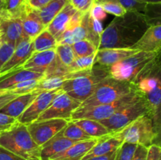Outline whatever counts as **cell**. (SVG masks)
<instances>
[{
    "mask_svg": "<svg viewBox=\"0 0 161 160\" xmlns=\"http://www.w3.org/2000/svg\"><path fill=\"white\" fill-rule=\"evenodd\" d=\"M144 13L127 12L116 17L103 30L99 49L131 48L149 28Z\"/></svg>",
    "mask_w": 161,
    "mask_h": 160,
    "instance_id": "cell-1",
    "label": "cell"
},
{
    "mask_svg": "<svg viewBox=\"0 0 161 160\" xmlns=\"http://www.w3.org/2000/svg\"><path fill=\"white\" fill-rule=\"evenodd\" d=\"M132 83L147 103L153 117L161 103V53L143 67Z\"/></svg>",
    "mask_w": 161,
    "mask_h": 160,
    "instance_id": "cell-2",
    "label": "cell"
},
{
    "mask_svg": "<svg viewBox=\"0 0 161 160\" xmlns=\"http://www.w3.org/2000/svg\"><path fill=\"white\" fill-rule=\"evenodd\" d=\"M0 146L27 160H41V147L32 139L27 125L19 122L0 134Z\"/></svg>",
    "mask_w": 161,
    "mask_h": 160,
    "instance_id": "cell-3",
    "label": "cell"
},
{
    "mask_svg": "<svg viewBox=\"0 0 161 160\" xmlns=\"http://www.w3.org/2000/svg\"><path fill=\"white\" fill-rule=\"evenodd\" d=\"M109 75L108 67L95 64L80 76L65 82L61 89L81 103L91 97L100 82Z\"/></svg>",
    "mask_w": 161,
    "mask_h": 160,
    "instance_id": "cell-4",
    "label": "cell"
},
{
    "mask_svg": "<svg viewBox=\"0 0 161 160\" xmlns=\"http://www.w3.org/2000/svg\"><path fill=\"white\" fill-rule=\"evenodd\" d=\"M135 90L136 89L133 83L121 81L108 75L99 83L92 95L83 101L80 106L91 107L109 104Z\"/></svg>",
    "mask_w": 161,
    "mask_h": 160,
    "instance_id": "cell-5",
    "label": "cell"
},
{
    "mask_svg": "<svg viewBox=\"0 0 161 160\" xmlns=\"http://www.w3.org/2000/svg\"><path fill=\"white\" fill-rule=\"evenodd\" d=\"M143 97L137 90L129 93L119 100L109 104L94 105L91 107L80 106L72 115V119H88L97 121H102L111 117L114 113L121 108L133 104Z\"/></svg>",
    "mask_w": 161,
    "mask_h": 160,
    "instance_id": "cell-6",
    "label": "cell"
},
{
    "mask_svg": "<svg viewBox=\"0 0 161 160\" xmlns=\"http://www.w3.org/2000/svg\"><path fill=\"white\" fill-rule=\"evenodd\" d=\"M114 133L124 142L149 147L155 137L153 117L149 114L143 115Z\"/></svg>",
    "mask_w": 161,
    "mask_h": 160,
    "instance_id": "cell-7",
    "label": "cell"
},
{
    "mask_svg": "<svg viewBox=\"0 0 161 160\" xmlns=\"http://www.w3.org/2000/svg\"><path fill=\"white\" fill-rule=\"evenodd\" d=\"M158 53L138 51L108 67V73L116 79L132 83L143 67Z\"/></svg>",
    "mask_w": 161,
    "mask_h": 160,
    "instance_id": "cell-8",
    "label": "cell"
},
{
    "mask_svg": "<svg viewBox=\"0 0 161 160\" xmlns=\"http://www.w3.org/2000/svg\"><path fill=\"white\" fill-rule=\"evenodd\" d=\"M150 115L149 106L144 99L127 105L116 111L111 117L100 121L110 132L116 133L143 115Z\"/></svg>",
    "mask_w": 161,
    "mask_h": 160,
    "instance_id": "cell-9",
    "label": "cell"
},
{
    "mask_svg": "<svg viewBox=\"0 0 161 160\" xmlns=\"http://www.w3.org/2000/svg\"><path fill=\"white\" fill-rule=\"evenodd\" d=\"M81 104L80 100L70 97L62 91L53 99L50 106L39 115L36 121L50 119H63L71 121L72 113Z\"/></svg>",
    "mask_w": 161,
    "mask_h": 160,
    "instance_id": "cell-10",
    "label": "cell"
},
{
    "mask_svg": "<svg viewBox=\"0 0 161 160\" xmlns=\"http://www.w3.org/2000/svg\"><path fill=\"white\" fill-rule=\"evenodd\" d=\"M69 122L63 119H45L31 122L27 128L35 142L41 147L62 130Z\"/></svg>",
    "mask_w": 161,
    "mask_h": 160,
    "instance_id": "cell-11",
    "label": "cell"
},
{
    "mask_svg": "<svg viewBox=\"0 0 161 160\" xmlns=\"http://www.w3.org/2000/svg\"><path fill=\"white\" fill-rule=\"evenodd\" d=\"M61 88L52 90L42 91L37 95L29 106L17 119L20 123L28 125L31 122H36L41 114L50 106L53 99L62 92Z\"/></svg>",
    "mask_w": 161,
    "mask_h": 160,
    "instance_id": "cell-12",
    "label": "cell"
},
{
    "mask_svg": "<svg viewBox=\"0 0 161 160\" xmlns=\"http://www.w3.org/2000/svg\"><path fill=\"white\" fill-rule=\"evenodd\" d=\"M35 52L33 47V40L25 39L17 45L12 56L4 64L0 71V74L16 69L22 68L25 63L29 59L31 55Z\"/></svg>",
    "mask_w": 161,
    "mask_h": 160,
    "instance_id": "cell-13",
    "label": "cell"
},
{
    "mask_svg": "<svg viewBox=\"0 0 161 160\" xmlns=\"http://www.w3.org/2000/svg\"><path fill=\"white\" fill-rule=\"evenodd\" d=\"M131 48L139 51L161 53V24L149 26Z\"/></svg>",
    "mask_w": 161,
    "mask_h": 160,
    "instance_id": "cell-14",
    "label": "cell"
},
{
    "mask_svg": "<svg viewBox=\"0 0 161 160\" xmlns=\"http://www.w3.org/2000/svg\"><path fill=\"white\" fill-rule=\"evenodd\" d=\"M139 50L132 48L99 49L96 53L95 64L110 67L116 63L138 53Z\"/></svg>",
    "mask_w": 161,
    "mask_h": 160,
    "instance_id": "cell-15",
    "label": "cell"
},
{
    "mask_svg": "<svg viewBox=\"0 0 161 160\" xmlns=\"http://www.w3.org/2000/svg\"><path fill=\"white\" fill-rule=\"evenodd\" d=\"M75 143L76 142L64 137L61 130L53 137L41 146V160L51 159L55 155L65 151Z\"/></svg>",
    "mask_w": 161,
    "mask_h": 160,
    "instance_id": "cell-16",
    "label": "cell"
},
{
    "mask_svg": "<svg viewBox=\"0 0 161 160\" xmlns=\"http://www.w3.org/2000/svg\"><path fill=\"white\" fill-rule=\"evenodd\" d=\"M0 34L3 42H9L17 46L24 39H28L24 33L20 19H8L0 25Z\"/></svg>",
    "mask_w": 161,
    "mask_h": 160,
    "instance_id": "cell-17",
    "label": "cell"
},
{
    "mask_svg": "<svg viewBox=\"0 0 161 160\" xmlns=\"http://www.w3.org/2000/svg\"><path fill=\"white\" fill-rule=\"evenodd\" d=\"M56 50H50L42 52L35 51L29 59L25 63L22 68L31 72L45 73L50 64L53 62L56 58Z\"/></svg>",
    "mask_w": 161,
    "mask_h": 160,
    "instance_id": "cell-18",
    "label": "cell"
},
{
    "mask_svg": "<svg viewBox=\"0 0 161 160\" xmlns=\"http://www.w3.org/2000/svg\"><path fill=\"white\" fill-rule=\"evenodd\" d=\"M76 9L72 6L70 2L64 6V7L58 13V15L49 24L47 29L51 33L53 37L58 40L61 35L66 31L72 16L76 12Z\"/></svg>",
    "mask_w": 161,
    "mask_h": 160,
    "instance_id": "cell-19",
    "label": "cell"
},
{
    "mask_svg": "<svg viewBox=\"0 0 161 160\" xmlns=\"http://www.w3.org/2000/svg\"><path fill=\"white\" fill-rule=\"evenodd\" d=\"M98 139L92 138L75 143L65 151L55 155L50 160H82L91 149L97 144Z\"/></svg>",
    "mask_w": 161,
    "mask_h": 160,
    "instance_id": "cell-20",
    "label": "cell"
},
{
    "mask_svg": "<svg viewBox=\"0 0 161 160\" xmlns=\"http://www.w3.org/2000/svg\"><path fill=\"white\" fill-rule=\"evenodd\" d=\"M123 142L124 141L115 133L102 136L99 138L97 144L91 149V151L83 157L82 160L88 159L92 157L100 156V155H106L110 152H115L117 150L118 147L122 144Z\"/></svg>",
    "mask_w": 161,
    "mask_h": 160,
    "instance_id": "cell-21",
    "label": "cell"
},
{
    "mask_svg": "<svg viewBox=\"0 0 161 160\" xmlns=\"http://www.w3.org/2000/svg\"><path fill=\"white\" fill-rule=\"evenodd\" d=\"M39 93L36 91H32L28 93L19 95L3 107L0 110V113L18 119Z\"/></svg>",
    "mask_w": 161,
    "mask_h": 160,
    "instance_id": "cell-22",
    "label": "cell"
},
{
    "mask_svg": "<svg viewBox=\"0 0 161 160\" xmlns=\"http://www.w3.org/2000/svg\"><path fill=\"white\" fill-rule=\"evenodd\" d=\"M21 22L25 36L31 40L47 29V27L41 21L37 11L30 7H28L27 13L22 17Z\"/></svg>",
    "mask_w": 161,
    "mask_h": 160,
    "instance_id": "cell-23",
    "label": "cell"
},
{
    "mask_svg": "<svg viewBox=\"0 0 161 160\" xmlns=\"http://www.w3.org/2000/svg\"><path fill=\"white\" fill-rule=\"evenodd\" d=\"M72 122L80 126L91 138H98L113 134L100 121L88 119H72Z\"/></svg>",
    "mask_w": 161,
    "mask_h": 160,
    "instance_id": "cell-24",
    "label": "cell"
},
{
    "mask_svg": "<svg viewBox=\"0 0 161 160\" xmlns=\"http://www.w3.org/2000/svg\"><path fill=\"white\" fill-rule=\"evenodd\" d=\"M45 78V75L43 73L39 72H31V71L26 70L24 68H20L16 71L15 72L8 76L2 82H0V90L6 89L11 87L14 85L17 84L21 82L27 81V80L32 79H43Z\"/></svg>",
    "mask_w": 161,
    "mask_h": 160,
    "instance_id": "cell-25",
    "label": "cell"
},
{
    "mask_svg": "<svg viewBox=\"0 0 161 160\" xmlns=\"http://www.w3.org/2000/svg\"><path fill=\"white\" fill-rule=\"evenodd\" d=\"M83 20L86 28V39L92 42L98 50L101 42V35L104 30L101 21L93 18L89 11L85 13Z\"/></svg>",
    "mask_w": 161,
    "mask_h": 160,
    "instance_id": "cell-26",
    "label": "cell"
},
{
    "mask_svg": "<svg viewBox=\"0 0 161 160\" xmlns=\"http://www.w3.org/2000/svg\"><path fill=\"white\" fill-rule=\"evenodd\" d=\"M69 2V0H51L42 9L36 10L42 24L47 28L49 24Z\"/></svg>",
    "mask_w": 161,
    "mask_h": 160,
    "instance_id": "cell-27",
    "label": "cell"
},
{
    "mask_svg": "<svg viewBox=\"0 0 161 160\" xmlns=\"http://www.w3.org/2000/svg\"><path fill=\"white\" fill-rule=\"evenodd\" d=\"M83 39H86V28L83 22V19L80 24L71 28L67 29L58 40V45L59 44H65L70 45L75 43Z\"/></svg>",
    "mask_w": 161,
    "mask_h": 160,
    "instance_id": "cell-28",
    "label": "cell"
},
{
    "mask_svg": "<svg viewBox=\"0 0 161 160\" xmlns=\"http://www.w3.org/2000/svg\"><path fill=\"white\" fill-rule=\"evenodd\" d=\"M58 45V40L47 29L42 31L33 39V47L36 52L55 50Z\"/></svg>",
    "mask_w": 161,
    "mask_h": 160,
    "instance_id": "cell-29",
    "label": "cell"
},
{
    "mask_svg": "<svg viewBox=\"0 0 161 160\" xmlns=\"http://www.w3.org/2000/svg\"><path fill=\"white\" fill-rule=\"evenodd\" d=\"M27 0H5L4 9L10 19H20L25 15L28 9Z\"/></svg>",
    "mask_w": 161,
    "mask_h": 160,
    "instance_id": "cell-30",
    "label": "cell"
},
{
    "mask_svg": "<svg viewBox=\"0 0 161 160\" xmlns=\"http://www.w3.org/2000/svg\"><path fill=\"white\" fill-rule=\"evenodd\" d=\"M61 133L64 137L75 141V142L92 139L80 126L75 125L72 120L68 122L66 126L61 130Z\"/></svg>",
    "mask_w": 161,
    "mask_h": 160,
    "instance_id": "cell-31",
    "label": "cell"
},
{
    "mask_svg": "<svg viewBox=\"0 0 161 160\" xmlns=\"http://www.w3.org/2000/svg\"><path fill=\"white\" fill-rule=\"evenodd\" d=\"M143 13L149 26L161 24V3L146 4Z\"/></svg>",
    "mask_w": 161,
    "mask_h": 160,
    "instance_id": "cell-32",
    "label": "cell"
},
{
    "mask_svg": "<svg viewBox=\"0 0 161 160\" xmlns=\"http://www.w3.org/2000/svg\"><path fill=\"white\" fill-rule=\"evenodd\" d=\"M96 53L88 56L76 57L71 65L68 67L69 72H83L92 68L95 64Z\"/></svg>",
    "mask_w": 161,
    "mask_h": 160,
    "instance_id": "cell-33",
    "label": "cell"
},
{
    "mask_svg": "<svg viewBox=\"0 0 161 160\" xmlns=\"http://www.w3.org/2000/svg\"><path fill=\"white\" fill-rule=\"evenodd\" d=\"M55 50H56V54L58 59L66 67L71 65L77 57L72 45H70L59 44L56 47Z\"/></svg>",
    "mask_w": 161,
    "mask_h": 160,
    "instance_id": "cell-34",
    "label": "cell"
},
{
    "mask_svg": "<svg viewBox=\"0 0 161 160\" xmlns=\"http://www.w3.org/2000/svg\"><path fill=\"white\" fill-rule=\"evenodd\" d=\"M77 57L88 56L97 53V48L87 39H83L72 45Z\"/></svg>",
    "mask_w": 161,
    "mask_h": 160,
    "instance_id": "cell-35",
    "label": "cell"
},
{
    "mask_svg": "<svg viewBox=\"0 0 161 160\" xmlns=\"http://www.w3.org/2000/svg\"><path fill=\"white\" fill-rule=\"evenodd\" d=\"M95 3L100 5L105 12L116 17H120L127 13V10L118 0H95Z\"/></svg>",
    "mask_w": 161,
    "mask_h": 160,
    "instance_id": "cell-36",
    "label": "cell"
},
{
    "mask_svg": "<svg viewBox=\"0 0 161 160\" xmlns=\"http://www.w3.org/2000/svg\"><path fill=\"white\" fill-rule=\"evenodd\" d=\"M137 144L123 142L116 150L114 160H132L137 148Z\"/></svg>",
    "mask_w": 161,
    "mask_h": 160,
    "instance_id": "cell-37",
    "label": "cell"
},
{
    "mask_svg": "<svg viewBox=\"0 0 161 160\" xmlns=\"http://www.w3.org/2000/svg\"><path fill=\"white\" fill-rule=\"evenodd\" d=\"M153 122L155 133V137L153 144L161 146V103L153 115Z\"/></svg>",
    "mask_w": 161,
    "mask_h": 160,
    "instance_id": "cell-38",
    "label": "cell"
},
{
    "mask_svg": "<svg viewBox=\"0 0 161 160\" xmlns=\"http://www.w3.org/2000/svg\"><path fill=\"white\" fill-rule=\"evenodd\" d=\"M127 12L144 13L146 3L141 0H118Z\"/></svg>",
    "mask_w": 161,
    "mask_h": 160,
    "instance_id": "cell-39",
    "label": "cell"
},
{
    "mask_svg": "<svg viewBox=\"0 0 161 160\" xmlns=\"http://www.w3.org/2000/svg\"><path fill=\"white\" fill-rule=\"evenodd\" d=\"M16 48V45L9 42H3L2 45L0 46V71L2 67L4 66L8 61V60L10 58L14 53V50Z\"/></svg>",
    "mask_w": 161,
    "mask_h": 160,
    "instance_id": "cell-40",
    "label": "cell"
},
{
    "mask_svg": "<svg viewBox=\"0 0 161 160\" xmlns=\"http://www.w3.org/2000/svg\"><path fill=\"white\" fill-rule=\"evenodd\" d=\"M17 123V119L0 113V134L10 130Z\"/></svg>",
    "mask_w": 161,
    "mask_h": 160,
    "instance_id": "cell-41",
    "label": "cell"
},
{
    "mask_svg": "<svg viewBox=\"0 0 161 160\" xmlns=\"http://www.w3.org/2000/svg\"><path fill=\"white\" fill-rule=\"evenodd\" d=\"M69 2L77 11L85 13L91 9L95 0H69Z\"/></svg>",
    "mask_w": 161,
    "mask_h": 160,
    "instance_id": "cell-42",
    "label": "cell"
},
{
    "mask_svg": "<svg viewBox=\"0 0 161 160\" xmlns=\"http://www.w3.org/2000/svg\"><path fill=\"white\" fill-rule=\"evenodd\" d=\"M89 13L93 18L98 20L99 21H102V20H104L107 14V13L103 9V8L100 5L97 4V3H95V2L93 4V6H91V9L89 10Z\"/></svg>",
    "mask_w": 161,
    "mask_h": 160,
    "instance_id": "cell-43",
    "label": "cell"
},
{
    "mask_svg": "<svg viewBox=\"0 0 161 160\" xmlns=\"http://www.w3.org/2000/svg\"><path fill=\"white\" fill-rule=\"evenodd\" d=\"M146 160H161V146L153 144L148 147Z\"/></svg>",
    "mask_w": 161,
    "mask_h": 160,
    "instance_id": "cell-44",
    "label": "cell"
},
{
    "mask_svg": "<svg viewBox=\"0 0 161 160\" xmlns=\"http://www.w3.org/2000/svg\"><path fill=\"white\" fill-rule=\"evenodd\" d=\"M0 160H27L0 146Z\"/></svg>",
    "mask_w": 161,
    "mask_h": 160,
    "instance_id": "cell-45",
    "label": "cell"
},
{
    "mask_svg": "<svg viewBox=\"0 0 161 160\" xmlns=\"http://www.w3.org/2000/svg\"><path fill=\"white\" fill-rule=\"evenodd\" d=\"M148 147L142 145L137 146L136 151L135 152V155L132 160H146L147 155Z\"/></svg>",
    "mask_w": 161,
    "mask_h": 160,
    "instance_id": "cell-46",
    "label": "cell"
},
{
    "mask_svg": "<svg viewBox=\"0 0 161 160\" xmlns=\"http://www.w3.org/2000/svg\"><path fill=\"white\" fill-rule=\"evenodd\" d=\"M51 0H27L28 5L30 8L36 10L42 9V7L48 4Z\"/></svg>",
    "mask_w": 161,
    "mask_h": 160,
    "instance_id": "cell-47",
    "label": "cell"
},
{
    "mask_svg": "<svg viewBox=\"0 0 161 160\" xmlns=\"http://www.w3.org/2000/svg\"><path fill=\"white\" fill-rule=\"evenodd\" d=\"M18 94H14V93H6L3 94V95H0V110L3 108L4 106H6L9 102H10L11 100H14V98H16L17 97H18Z\"/></svg>",
    "mask_w": 161,
    "mask_h": 160,
    "instance_id": "cell-48",
    "label": "cell"
},
{
    "mask_svg": "<svg viewBox=\"0 0 161 160\" xmlns=\"http://www.w3.org/2000/svg\"><path fill=\"white\" fill-rule=\"evenodd\" d=\"M116 151H115V152H110V153L106 154V155L92 157V158H88V159H85V160H114L115 157H116Z\"/></svg>",
    "mask_w": 161,
    "mask_h": 160,
    "instance_id": "cell-49",
    "label": "cell"
},
{
    "mask_svg": "<svg viewBox=\"0 0 161 160\" xmlns=\"http://www.w3.org/2000/svg\"><path fill=\"white\" fill-rule=\"evenodd\" d=\"M8 19L10 18H9L7 13H6L4 9H1V10H0V25H1V24L3 23L4 20H8Z\"/></svg>",
    "mask_w": 161,
    "mask_h": 160,
    "instance_id": "cell-50",
    "label": "cell"
},
{
    "mask_svg": "<svg viewBox=\"0 0 161 160\" xmlns=\"http://www.w3.org/2000/svg\"><path fill=\"white\" fill-rule=\"evenodd\" d=\"M143 3H161V0H141Z\"/></svg>",
    "mask_w": 161,
    "mask_h": 160,
    "instance_id": "cell-51",
    "label": "cell"
},
{
    "mask_svg": "<svg viewBox=\"0 0 161 160\" xmlns=\"http://www.w3.org/2000/svg\"><path fill=\"white\" fill-rule=\"evenodd\" d=\"M4 3H5V0H0V10L3 9V6H4Z\"/></svg>",
    "mask_w": 161,
    "mask_h": 160,
    "instance_id": "cell-52",
    "label": "cell"
},
{
    "mask_svg": "<svg viewBox=\"0 0 161 160\" xmlns=\"http://www.w3.org/2000/svg\"><path fill=\"white\" fill-rule=\"evenodd\" d=\"M3 39H2L1 34H0V46H1V45H2V44H3Z\"/></svg>",
    "mask_w": 161,
    "mask_h": 160,
    "instance_id": "cell-53",
    "label": "cell"
}]
</instances>
